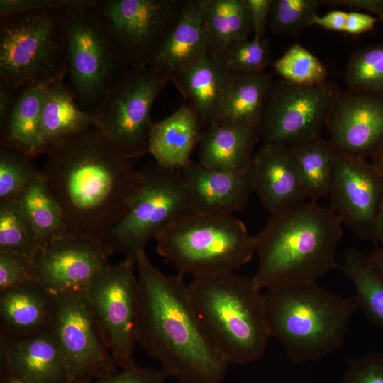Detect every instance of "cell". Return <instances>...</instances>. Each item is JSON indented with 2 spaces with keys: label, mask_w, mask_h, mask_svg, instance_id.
<instances>
[{
  "label": "cell",
  "mask_w": 383,
  "mask_h": 383,
  "mask_svg": "<svg viewBox=\"0 0 383 383\" xmlns=\"http://www.w3.org/2000/svg\"><path fill=\"white\" fill-rule=\"evenodd\" d=\"M19 199L38 248L70 234L62 210L48 189L40 170Z\"/></svg>",
  "instance_id": "obj_30"
},
{
  "label": "cell",
  "mask_w": 383,
  "mask_h": 383,
  "mask_svg": "<svg viewBox=\"0 0 383 383\" xmlns=\"http://www.w3.org/2000/svg\"><path fill=\"white\" fill-rule=\"evenodd\" d=\"M269 41L246 39L231 45L220 60L232 74L262 73L271 62Z\"/></svg>",
  "instance_id": "obj_38"
},
{
  "label": "cell",
  "mask_w": 383,
  "mask_h": 383,
  "mask_svg": "<svg viewBox=\"0 0 383 383\" xmlns=\"http://www.w3.org/2000/svg\"><path fill=\"white\" fill-rule=\"evenodd\" d=\"M55 316L54 295L38 282L0 292L1 334L19 338L50 331Z\"/></svg>",
  "instance_id": "obj_22"
},
{
  "label": "cell",
  "mask_w": 383,
  "mask_h": 383,
  "mask_svg": "<svg viewBox=\"0 0 383 383\" xmlns=\"http://www.w3.org/2000/svg\"><path fill=\"white\" fill-rule=\"evenodd\" d=\"M52 331L62 353L70 383H91L119 370L97 318L84 294H53Z\"/></svg>",
  "instance_id": "obj_14"
},
{
  "label": "cell",
  "mask_w": 383,
  "mask_h": 383,
  "mask_svg": "<svg viewBox=\"0 0 383 383\" xmlns=\"http://www.w3.org/2000/svg\"><path fill=\"white\" fill-rule=\"evenodd\" d=\"M90 127H95L94 116L81 107L65 78L51 83L48 87L42 110L40 155H44L50 147Z\"/></svg>",
  "instance_id": "obj_26"
},
{
  "label": "cell",
  "mask_w": 383,
  "mask_h": 383,
  "mask_svg": "<svg viewBox=\"0 0 383 383\" xmlns=\"http://www.w3.org/2000/svg\"><path fill=\"white\" fill-rule=\"evenodd\" d=\"M347 18V12L333 10L320 16L316 15L313 20V26H321L326 30L343 32Z\"/></svg>",
  "instance_id": "obj_46"
},
{
  "label": "cell",
  "mask_w": 383,
  "mask_h": 383,
  "mask_svg": "<svg viewBox=\"0 0 383 383\" xmlns=\"http://www.w3.org/2000/svg\"><path fill=\"white\" fill-rule=\"evenodd\" d=\"M39 172L31 158L1 145L0 201L19 199Z\"/></svg>",
  "instance_id": "obj_36"
},
{
  "label": "cell",
  "mask_w": 383,
  "mask_h": 383,
  "mask_svg": "<svg viewBox=\"0 0 383 383\" xmlns=\"http://www.w3.org/2000/svg\"><path fill=\"white\" fill-rule=\"evenodd\" d=\"M328 196L330 206L343 225L361 240H374L383 202V172L380 170L365 157L335 150Z\"/></svg>",
  "instance_id": "obj_15"
},
{
  "label": "cell",
  "mask_w": 383,
  "mask_h": 383,
  "mask_svg": "<svg viewBox=\"0 0 383 383\" xmlns=\"http://www.w3.org/2000/svg\"><path fill=\"white\" fill-rule=\"evenodd\" d=\"M140 172L142 185L132 206L100 240L109 255L121 253L135 262L151 239L181 217L196 211L179 171L154 162Z\"/></svg>",
  "instance_id": "obj_9"
},
{
  "label": "cell",
  "mask_w": 383,
  "mask_h": 383,
  "mask_svg": "<svg viewBox=\"0 0 383 383\" xmlns=\"http://www.w3.org/2000/svg\"><path fill=\"white\" fill-rule=\"evenodd\" d=\"M377 18L369 14L357 11L347 12L344 33L361 34L371 30L375 26Z\"/></svg>",
  "instance_id": "obj_44"
},
{
  "label": "cell",
  "mask_w": 383,
  "mask_h": 383,
  "mask_svg": "<svg viewBox=\"0 0 383 383\" xmlns=\"http://www.w3.org/2000/svg\"><path fill=\"white\" fill-rule=\"evenodd\" d=\"M179 172L199 211L233 214L245 208L253 192L250 168L223 172L192 160Z\"/></svg>",
  "instance_id": "obj_20"
},
{
  "label": "cell",
  "mask_w": 383,
  "mask_h": 383,
  "mask_svg": "<svg viewBox=\"0 0 383 383\" xmlns=\"http://www.w3.org/2000/svg\"><path fill=\"white\" fill-rule=\"evenodd\" d=\"M38 248L19 199L0 201V251L31 257Z\"/></svg>",
  "instance_id": "obj_33"
},
{
  "label": "cell",
  "mask_w": 383,
  "mask_h": 383,
  "mask_svg": "<svg viewBox=\"0 0 383 383\" xmlns=\"http://www.w3.org/2000/svg\"><path fill=\"white\" fill-rule=\"evenodd\" d=\"M97 238L67 234L36 249L31 257L36 280L52 294L83 293L109 265Z\"/></svg>",
  "instance_id": "obj_16"
},
{
  "label": "cell",
  "mask_w": 383,
  "mask_h": 383,
  "mask_svg": "<svg viewBox=\"0 0 383 383\" xmlns=\"http://www.w3.org/2000/svg\"><path fill=\"white\" fill-rule=\"evenodd\" d=\"M135 265V262L129 258L109 265L83 292L120 369L135 365L139 288Z\"/></svg>",
  "instance_id": "obj_13"
},
{
  "label": "cell",
  "mask_w": 383,
  "mask_h": 383,
  "mask_svg": "<svg viewBox=\"0 0 383 383\" xmlns=\"http://www.w3.org/2000/svg\"><path fill=\"white\" fill-rule=\"evenodd\" d=\"M272 84L270 75L265 72L233 74L221 110L213 123L259 128Z\"/></svg>",
  "instance_id": "obj_28"
},
{
  "label": "cell",
  "mask_w": 383,
  "mask_h": 383,
  "mask_svg": "<svg viewBox=\"0 0 383 383\" xmlns=\"http://www.w3.org/2000/svg\"><path fill=\"white\" fill-rule=\"evenodd\" d=\"M170 374L162 368L135 365L96 379L91 383H165Z\"/></svg>",
  "instance_id": "obj_42"
},
{
  "label": "cell",
  "mask_w": 383,
  "mask_h": 383,
  "mask_svg": "<svg viewBox=\"0 0 383 383\" xmlns=\"http://www.w3.org/2000/svg\"><path fill=\"white\" fill-rule=\"evenodd\" d=\"M242 2L251 20L253 38L259 40L265 38L272 0H242Z\"/></svg>",
  "instance_id": "obj_43"
},
{
  "label": "cell",
  "mask_w": 383,
  "mask_h": 383,
  "mask_svg": "<svg viewBox=\"0 0 383 383\" xmlns=\"http://www.w3.org/2000/svg\"><path fill=\"white\" fill-rule=\"evenodd\" d=\"M374 240L378 241L383 247V202L376 224Z\"/></svg>",
  "instance_id": "obj_50"
},
{
  "label": "cell",
  "mask_w": 383,
  "mask_h": 383,
  "mask_svg": "<svg viewBox=\"0 0 383 383\" xmlns=\"http://www.w3.org/2000/svg\"><path fill=\"white\" fill-rule=\"evenodd\" d=\"M340 91L328 80L313 86L282 79L272 82L262 109L260 139L265 144L290 148L321 136Z\"/></svg>",
  "instance_id": "obj_11"
},
{
  "label": "cell",
  "mask_w": 383,
  "mask_h": 383,
  "mask_svg": "<svg viewBox=\"0 0 383 383\" xmlns=\"http://www.w3.org/2000/svg\"><path fill=\"white\" fill-rule=\"evenodd\" d=\"M233 78L221 60L207 52L172 82L189 101L203 128L216 121Z\"/></svg>",
  "instance_id": "obj_23"
},
{
  "label": "cell",
  "mask_w": 383,
  "mask_h": 383,
  "mask_svg": "<svg viewBox=\"0 0 383 383\" xmlns=\"http://www.w3.org/2000/svg\"><path fill=\"white\" fill-rule=\"evenodd\" d=\"M372 162L383 172V141L371 155Z\"/></svg>",
  "instance_id": "obj_51"
},
{
  "label": "cell",
  "mask_w": 383,
  "mask_h": 383,
  "mask_svg": "<svg viewBox=\"0 0 383 383\" xmlns=\"http://www.w3.org/2000/svg\"><path fill=\"white\" fill-rule=\"evenodd\" d=\"M86 0H1V18L13 15L46 11H65L84 3Z\"/></svg>",
  "instance_id": "obj_41"
},
{
  "label": "cell",
  "mask_w": 383,
  "mask_h": 383,
  "mask_svg": "<svg viewBox=\"0 0 383 383\" xmlns=\"http://www.w3.org/2000/svg\"><path fill=\"white\" fill-rule=\"evenodd\" d=\"M187 0H96V12L120 58L148 67L177 23Z\"/></svg>",
  "instance_id": "obj_10"
},
{
  "label": "cell",
  "mask_w": 383,
  "mask_h": 383,
  "mask_svg": "<svg viewBox=\"0 0 383 383\" xmlns=\"http://www.w3.org/2000/svg\"><path fill=\"white\" fill-rule=\"evenodd\" d=\"M326 128L328 140L336 151L371 156L383 141V94L340 91Z\"/></svg>",
  "instance_id": "obj_17"
},
{
  "label": "cell",
  "mask_w": 383,
  "mask_h": 383,
  "mask_svg": "<svg viewBox=\"0 0 383 383\" xmlns=\"http://www.w3.org/2000/svg\"><path fill=\"white\" fill-rule=\"evenodd\" d=\"M321 4L331 7L348 6L365 9L383 21V0H321Z\"/></svg>",
  "instance_id": "obj_45"
},
{
  "label": "cell",
  "mask_w": 383,
  "mask_h": 383,
  "mask_svg": "<svg viewBox=\"0 0 383 383\" xmlns=\"http://www.w3.org/2000/svg\"><path fill=\"white\" fill-rule=\"evenodd\" d=\"M340 268L353 284V299L357 309L383 329V279L372 265L368 256L351 248L345 252Z\"/></svg>",
  "instance_id": "obj_32"
},
{
  "label": "cell",
  "mask_w": 383,
  "mask_h": 383,
  "mask_svg": "<svg viewBox=\"0 0 383 383\" xmlns=\"http://www.w3.org/2000/svg\"><path fill=\"white\" fill-rule=\"evenodd\" d=\"M65 11L23 13L1 18L0 81L16 94L65 77Z\"/></svg>",
  "instance_id": "obj_8"
},
{
  "label": "cell",
  "mask_w": 383,
  "mask_h": 383,
  "mask_svg": "<svg viewBox=\"0 0 383 383\" xmlns=\"http://www.w3.org/2000/svg\"><path fill=\"white\" fill-rule=\"evenodd\" d=\"M250 173L253 192L270 213L308 200L289 148L263 143L253 156Z\"/></svg>",
  "instance_id": "obj_18"
},
{
  "label": "cell",
  "mask_w": 383,
  "mask_h": 383,
  "mask_svg": "<svg viewBox=\"0 0 383 383\" xmlns=\"http://www.w3.org/2000/svg\"><path fill=\"white\" fill-rule=\"evenodd\" d=\"M86 0L65 11V79L86 111H99L131 68L120 58L94 5Z\"/></svg>",
  "instance_id": "obj_7"
},
{
  "label": "cell",
  "mask_w": 383,
  "mask_h": 383,
  "mask_svg": "<svg viewBox=\"0 0 383 383\" xmlns=\"http://www.w3.org/2000/svg\"><path fill=\"white\" fill-rule=\"evenodd\" d=\"M321 0H272L268 27L274 35L296 36L313 26Z\"/></svg>",
  "instance_id": "obj_37"
},
{
  "label": "cell",
  "mask_w": 383,
  "mask_h": 383,
  "mask_svg": "<svg viewBox=\"0 0 383 383\" xmlns=\"http://www.w3.org/2000/svg\"><path fill=\"white\" fill-rule=\"evenodd\" d=\"M33 282L37 280L31 257L0 251V292Z\"/></svg>",
  "instance_id": "obj_39"
},
{
  "label": "cell",
  "mask_w": 383,
  "mask_h": 383,
  "mask_svg": "<svg viewBox=\"0 0 383 383\" xmlns=\"http://www.w3.org/2000/svg\"><path fill=\"white\" fill-rule=\"evenodd\" d=\"M282 79L304 86L319 85L328 81L324 65L313 54L299 44H294L273 63Z\"/></svg>",
  "instance_id": "obj_35"
},
{
  "label": "cell",
  "mask_w": 383,
  "mask_h": 383,
  "mask_svg": "<svg viewBox=\"0 0 383 383\" xmlns=\"http://www.w3.org/2000/svg\"><path fill=\"white\" fill-rule=\"evenodd\" d=\"M15 90L3 81H0V125L9 115L16 98Z\"/></svg>",
  "instance_id": "obj_47"
},
{
  "label": "cell",
  "mask_w": 383,
  "mask_h": 383,
  "mask_svg": "<svg viewBox=\"0 0 383 383\" xmlns=\"http://www.w3.org/2000/svg\"><path fill=\"white\" fill-rule=\"evenodd\" d=\"M50 84L31 86L17 94L9 115L1 125V145L19 151L31 159L40 155L41 115Z\"/></svg>",
  "instance_id": "obj_27"
},
{
  "label": "cell",
  "mask_w": 383,
  "mask_h": 383,
  "mask_svg": "<svg viewBox=\"0 0 383 383\" xmlns=\"http://www.w3.org/2000/svg\"><path fill=\"white\" fill-rule=\"evenodd\" d=\"M299 170L309 201L328 196L332 181L335 149L321 136L289 148Z\"/></svg>",
  "instance_id": "obj_31"
},
{
  "label": "cell",
  "mask_w": 383,
  "mask_h": 383,
  "mask_svg": "<svg viewBox=\"0 0 383 383\" xmlns=\"http://www.w3.org/2000/svg\"><path fill=\"white\" fill-rule=\"evenodd\" d=\"M259 139L257 128L212 123L201 130L199 162L213 170L245 172L250 167Z\"/></svg>",
  "instance_id": "obj_24"
},
{
  "label": "cell",
  "mask_w": 383,
  "mask_h": 383,
  "mask_svg": "<svg viewBox=\"0 0 383 383\" xmlns=\"http://www.w3.org/2000/svg\"><path fill=\"white\" fill-rule=\"evenodd\" d=\"M265 304L270 337L279 342L295 365L340 350L357 309L353 297L317 282L267 289Z\"/></svg>",
  "instance_id": "obj_5"
},
{
  "label": "cell",
  "mask_w": 383,
  "mask_h": 383,
  "mask_svg": "<svg viewBox=\"0 0 383 383\" xmlns=\"http://www.w3.org/2000/svg\"><path fill=\"white\" fill-rule=\"evenodd\" d=\"M135 266L138 343L179 383H221L228 364L205 333L184 276L164 274L145 251L138 255Z\"/></svg>",
  "instance_id": "obj_2"
},
{
  "label": "cell",
  "mask_w": 383,
  "mask_h": 383,
  "mask_svg": "<svg viewBox=\"0 0 383 383\" xmlns=\"http://www.w3.org/2000/svg\"><path fill=\"white\" fill-rule=\"evenodd\" d=\"M201 0H187L181 16L148 67L172 81L208 52Z\"/></svg>",
  "instance_id": "obj_21"
},
{
  "label": "cell",
  "mask_w": 383,
  "mask_h": 383,
  "mask_svg": "<svg viewBox=\"0 0 383 383\" xmlns=\"http://www.w3.org/2000/svg\"><path fill=\"white\" fill-rule=\"evenodd\" d=\"M0 366L33 383H70L65 361L52 330L19 338L0 334Z\"/></svg>",
  "instance_id": "obj_19"
},
{
  "label": "cell",
  "mask_w": 383,
  "mask_h": 383,
  "mask_svg": "<svg viewBox=\"0 0 383 383\" xmlns=\"http://www.w3.org/2000/svg\"><path fill=\"white\" fill-rule=\"evenodd\" d=\"M339 383H383V352L350 360Z\"/></svg>",
  "instance_id": "obj_40"
},
{
  "label": "cell",
  "mask_w": 383,
  "mask_h": 383,
  "mask_svg": "<svg viewBox=\"0 0 383 383\" xmlns=\"http://www.w3.org/2000/svg\"><path fill=\"white\" fill-rule=\"evenodd\" d=\"M188 290L205 333L228 365L263 357L271 337L265 294L252 277L230 272L193 278Z\"/></svg>",
  "instance_id": "obj_4"
},
{
  "label": "cell",
  "mask_w": 383,
  "mask_h": 383,
  "mask_svg": "<svg viewBox=\"0 0 383 383\" xmlns=\"http://www.w3.org/2000/svg\"><path fill=\"white\" fill-rule=\"evenodd\" d=\"M158 254L178 273L197 278L234 272L255 254V238L233 214L194 211L154 239Z\"/></svg>",
  "instance_id": "obj_6"
},
{
  "label": "cell",
  "mask_w": 383,
  "mask_h": 383,
  "mask_svg": "<svg viewBox=\"0 0 383 383\" xmlns=\"http://www.w3.org/2000/svg\"><path fill=\"white\" fill-rule=\"evenodd\" d=\"M201 130L192 109L184 104L169 116L152 123L148 152L158 165L180 171L192 161Z\"/></svg>",
  "instance_id": "obj_25"
},
{
  "label": "cell",
  "mask_w": 383,
  "mask_h": 383,
  "mask_svg": "<svg viewBox=\"0 0 383 383\" xmlns=\"http://www.w3.org/2000/svg\"><path fill=\"white\" fill-rule=\"evenodd\" d=\"M368 258L374 270L383 279V247L375 249Z\"/></svg>",
  "instance_id": "obj_49"
},
{
  "label": "cell",
  "mask_w": 383,
  "mask_h": 383,
  "mask_svg": "<svg viewBox=\"0 0 383 383\" xmlns=\"http://www.w3.org/2000/svg\"><path fill=\"white\" fill-rule=\"evenodd\" d=\"M348 89L383 94V43L355 52L347 64Z\"/></svg>",
  "instance_id": "obj_34"
},
{
  "label": "cell",
  "mask_w": 383,
  "mask_h": 383,
  "mask_svg": "<svg viewBox=\"0 0 383 383\" xmlns=\"http://www.w3.org/2000/svg\"><path fill=\"white\" fill-rule=\"evenodd\" d=\"M0 383H33L5 367L0 366Z\"/></svg>",
  "instance_id": "obj_48"
},
{
  "label": "cell",
  "mask_w": 383,
  "mask_h": 383,
  "mask_svg": "<svg viewBox=\"0 0 383 383\" xmlns=\"http://www.w3.org/2000/svg\"><path fill=\"white\" fill-rule=\"evenodd\" d=\"M255 238L261 289L316 282L336 268L343 223L331 206L306 201L270 213Z\"/></svg>",
  "instance_id": "obj_3"
},
{
  "label": "cell",
  "mask_w": 383,
  "mask_h": 383,
  "mask_svg": "<svg viewBox=\"0 0 383 383\" xmlns=\"http://www.w3.org/2000/svg\"><path fill=\"white\" fill-rule=\"evenodd\" d=\"M44 155L40 174L70 234L101 240L127 213L140 190V170L96 127Z\"/></svg>",
  "instance_id": "obj_1"
},
{
  "label": "cell",
  "mask_w": 383,
  "mask_h": 383,
  "mask_svg": "<svg viewBox=\"0 0 383 383\" xmlns=\"http://www.w3.org/2000/svg\"><path fill=\"white\" fill-rule=\"evenodd\" d=\"M209 37L208 52L220 59L233 43L253 35L251 20L242 0H201Z\"/></svg>",
  "instance_id": "obj_29"
},
{
  "label": "cell",
  "mask_w": 383,
  "mask_h": 383,
  "mask_svg": "<svg viewBox=\"0 0 383 383\" xmlns=\"http://www.w3.org/2000/svg\"><path fill=\"white\" fill-rule=\"evenodd\" d=\"M169 82L150 67L131 69L95 113V127L126 159L148 152L151 109Z\"/></svg>",
  "instance_id": "obj_12"
}]
</instances>
